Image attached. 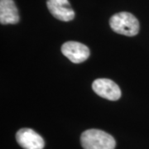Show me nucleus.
Returning a JSON list of instances; mask_svg holds the SVG:
<instances>
[{"label": "nucleus", "mask_w": 149, "mask_h": 149, "mask_svg": "<svg viewBox=\"0 0 149 149\" xmlns=\"http://www.w3.org/2000/svg\"><path fill=\"white\" fill-rule=\"evenodd\" d=\"M84 149H114L116 142L110 134L100 129H88L81 134Z\"/></svg>", "instance_id": "1"}, {"label": "nucleus", "mask_w": 149, "mask_h": 149, "mask_svg": "<svg viewBox=\"0 0 149 149\" xmlns=\"http://www.w3.org/2000/svg\"><path fill=\"white\" fill-rule=\"evenodd\" d=\"M109 25L113 31L128 37H133L139 32V20L128 12L118 13L112 16Z\"/></svg>", "instance_id": "2"}, {"label": "nucleus", "mask_w": 149, "mask_h": 149, "mask_svg": "<svg viewBox=\"0 0 149 149\" xmlns=\"http://www.w3.org/2000/svg\"><path fill=\"white\" fill-rule=\"evenodd\" d=\"M92 89L98 95L109 100L115 101L121 97L120 88L109 79H97L93 82Z\"/></svg>", "instance_id": "3"}, {"label": "nucleus", "mask_w": 149, "mask_h": 149, "mask_svg": "<svg viewBox=\"0 0 149 149\" xmlns=\"http://www.w3.org/2000/svg\"><path fill=\"white\" fill-rule=\"evenodd\" d=\"M61 52L73 63H82L90 56V49L77 42H67L61 47Z\"/></svg>", "instance_id": "4"}, {"label": "nucleus", "mask_w": 149, "mask_h": 149, "mask_svg": "<svg viewBox=\"0 0 149 149\" xmlns=\"http://www.w3.org/2000/svg\"><path fill=\"white\" fill-rule=\"evenodd\" d=\"M17 143L23 149H43L45 142L42 137L31 128H21L16 133Z\"/></svg>", "instance_id": "5"}, {"label": "nucleus", "mask_w": 149, "mask_h": 149, "mask_svg": "<svg viewBox=\"0 0 149 149\" xmlns=\"http://www.w3.org/2000/svg\"><path fill=\"white\" fill-rule=\"evenodd\" d=\"M47 8L56 19L69 22L74 19V12L68 0H47Z\"/></svg>", "instance_id": "6"}, {"label": "nucleus", "mask_w": 149, "mask_h": 149, "mask_svg": "<svg viewBox=\"0 0 149 149\" xmlns=\"http://www.w3.org/2000/svg\"><path fill=\"white\" fill-rule=\"evenodd\" d=\"M19 15L13 0H0V22L2 24H16Z\"/></svg>", "instance_id": "7"}]
</instances>
